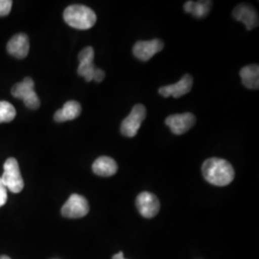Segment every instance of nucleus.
Returning <instances> with one entry per match:
<instances>
[{
	"mask_svg": "<svg viewBox=\"0 0 259 259\" xmlns=\"http://www.w3.org/2000/svg\"><path fill=\"white\" fill-rule=\"evenodd\" d=\"M204 180L216 186L229 185L234 179V169L232 164L220 157L206 159L202 166Z\"/></svg>",
	"mask_w": 259,
	"mask_h": 259,
	"instance_id": "1",
	"label": "nucleus"
},
{
	"mask_svg": "<svg viewBox=\"0 0 259 259\" xmlns=\"http://www.w3.org/2000/svg\"><path fill=\"white\" fill-rule=\"evenodd\" d=\"M64 19L70 27L78 30H88L94 26L97 17L91 8L84 5L74 4L65 10Z\"/></svg>",
	"mask_w": 259,
	"mask_h": 259,
	"instance_id": "2",
	"label": "nucleus"
},
{
	"mask_svg": "<svg viewBox=\"0 0 259 259\" xmlns=\"http://www.w3.org/2000/svg\"><path fill=\"white\" fill-rule=\"evenodd\" d=\"M1 180L6 188L13 193H19L23 189L24 182L19 170V162L16 158L9 157L5 161Z\"/></svg>",
	"mask_w": 259,
	"mask_h": 259,
	"instance_id": "3",
	"label": "nucleus"
},
{
	"mask_svg": "<svg viewBox=\"0 0 259 259\" xmlns=\"http://www.w3.org/2000/svg\"><path fill=\"white\" fill-rule=\"evenodd\" d=\"M12 94L16 98L22 100L30 110H37L40 106V101L35 92L34 81L26 77L22 82L16 83L12 89Z\"/></svg>",
	"mask_w": 259,
	"mask_h": 259,
	"instance_id": "4",
	"label": "nucleus"
},
{
	"mask_svg": "<svg viewBox=\"0 0 259 259\" xmlns=\"http://www.w3.org/2000/svg\"><path fill=\"white\" fill-rule=\"evenodd\" d=\"M146 118V108L142 104H137L129 115L121 123V134L127 138L137 136L142 122Z\"/></svg>",
	"mask_w": 259,
	"mask_h": 259,
	"instance_id": "5",
	"label": "nucleus"
},
{
	"mask_svg": "<svg viewBox=\"0 0 259 259\" xmlns=\"http://www.w3.org/2000/svg\"><path fill=\"white\" fill-rule=\"evenodd\" d=\"M90 211L88 200L79 194H72L62 207V215L65 218H82Z\"/></svg>",
	"mask_w": 259,
	"mask_h": 259,
	"instance_id": "6",
	"label": "nucleus"
},
{
	"mask_svg": "<svg viewBox=\"0 0 259 259\" xmlns=\"http://www.w3.org/2000/svg\"><path fill=\"white\" fill-rule=\"evenodd\" d=\"M196 123V116L191 112H185L179 114H172L165 119V124L171 132L181 136L191 129Z\"/></svg>",
	"mask_w": 259,
	"mask_h": 259,
	"instance_id": "7",
	"label": "nucleus"
},
{
	"mask_svg": "<svg viewBox=\"0 0 259 259\" xmlns=\"http://www.w3.org/2000/svg\"><path fill=\"white\" fill-rule=\"evenodd\" d=\"M163 47L164 42L158 38L152 40H139L133 47V53L140 61L147 62L157 53L160 52Z\"/></svg>",
	"mask_w": 259,
	"mask_h": 259,
	"instance_id": "8",
	"label": "nucleus"
},
{
	"mask_svg": "<svg viewBox=\"0 0 259 259\" xmlns=\"http://www.w3.org/2000/svg\"><path fill=\"white\" fill-rule=\"evenodd\" d=\"M136 204L139 209V212L144 218H147V219L155 217L160 208V204L157 196L146 191L140 193L138 196Z\"/></svg>",
	"mask_w": 259,
	"mask_h": 259,
	"instance_id": "9",
	"label": "nucleus"
},
{
	"mask_svg": "<svg viewBox=\"0 0 259 259\" xmlns=\"http://www.w3.org/2000/svg\"><path fill=\"white\" fill-rule=\"evenodd\" d=\"M79 67L78 75L83 77L87 82H92L94 78V73L96 70V66L93 64L94 59V49L92 47H87L79 53Z\"/></svg>",
	"mask_w": 259,
	"mask_h": 259,
	"instance_id": "10",
	"label": "nucleus"
},
{
	"mask_svg": "<svg viewBox=\"0 0 259 259\" xmlns=\"http://www.w3.org/2000/svg\"><path fill=\"white\" fill-rule=\"evenodd\" d=\"M233 18L245 24L248 31L258 26V14L250 4H239L232 12Z\"/></svg>",
	"mask_w": 259,
	"mask_h": 259,
	"instance_id": "11",
	"label": "nucleus"
},
{
	"mask_svg": "<svg viewBox=\"0 0 259 259\" xmlns=\"http://www.w3.org/2000/svg\"><path fill=\"white\" fill-rule=\"evenodd\" d=\"M193 85V78L189 74H185L178 83L161 87L158 93L163 97L173 96L174 98H180L189 93Z\"/></svg>",
	"mask_w": 259,
	"mask_h": 259,
	"instance_id": "12",
	"label": "nucleus"
},
{
	"mask_svg": "<svg viewBox=\"0 0 259 259\" xmlns=\"http://www.w3.org/2000/svg\"><path fill=\"white\" fill-rule=\"evenodd\" d=\"M30 44L26 34H17L12 37L7 45L10 55L17 59H24L29 53Z\"/></svg>",
	"mask_w": 259,
	"mask_h": 259,
	"instance_id": "13",
	"label": "nucleus"
},
{
	"mask_svg": "<svg viewBox=\"0 0 259 259\" xmlns=\"http://www.w3.org/2000/svg\"><path fill=\"white\" fill-rule=\"evenodd\" d=\"M118 170L116 161L110 157H99L93 164L94 174L101 177L113 176Z\"/></svg>",
	"mask_w": 259,
	"mask_h": 259,
	"instance_id": "14",
	"label": "nucleus"
},
{
	"mask_svg": "<svg viewBox=\"0 0 259 259\" xmlns=\"http://www.w3.org/2000/svg\"><path fill=\"white\" fill-rule=\"evenodd\" d=\"M82 111V107L80 103L77 101H68L65 103L61 110H58L54 114V120L56 122H65V121L74 120Z\"/></svg>",
	"mask_w": 259,
	"mask_h": 259,
	"instance_id": "15",
	"label": "nucleus"
},
{
	"mask_svg": "<svg viewBox=\"0 0 259 259\" xmlns=\"http://www.w3.org/2000/svg\"><path fill=\"white\" fill-rule=\"evenodd\" d=\"M240 77L243 84L249 90H258L259 66L250 65L244 66L240 70Z\"/></svg>",
	"mask_w": 259,
	"mask_h": 259,
	"instance_id": "16",
	"label": "nucleus"
},
{
	"mask_svg": "<svg viewBox=\"0 0 259 259\" xmlns=\"http://www.w3.org/2000/svg\"><path fill=\"white\" fill-rule=\"evenodd\" d=\"M211 5V1H187L185 4V11L196 19H202L208 15Z\"/></svg>",
	"mask_w": 259,
	"mask_h": 259,
	"instance_id": "17",
	"label": "nucleus"
},
{
	"mask_svg": "<svg viewBox=\"0 0 259 259\" xmlns=\"http://www.w3.org/2000/svg\"><path fill=\"white\" fill-rule=\"evenodd\" d=\"M17 111L11 103L0 101V123L11 122L15 119Z\"/></svg>",
	"mask_w": 259,
	"mask_h": 259,
	"instance_id": "18",
	"label": "nucleus"
},
{
	"mask_svg": "<svg viewBox=\"0 0 259 259\" xmlns=\"http://www.w3.org/2000/svg\"><path fill=\"white\" fill-rule=\"evenodd\" d=\"M13 1L11 0H0V17L8 16L12 9Z\"/></svg>",
	"mask_w": 259,
	"mask_h": 259,
	"instance_id": "19",
	"label": "nucleus"
},
{
	"mask_svg": "<svg viewBox=\"0 0 259 259\" xmlns=\"http://www.w3.org/2000/svg\"><path fill=\"white\" fill-rule=\"evenodd\" d=\"M7 199H8L7 188H6V186L3 184L2 180H1V177H0V207L6 204Z\"/></svg>",
	"mask_w": 259,
	"mask_h": 259,
	"instance_id": "20",
	"label": "nucleus"
},
{
	"mask_svg": "<svg viewBox=\"0 0 259 259\" xmlns=\"http://www.w3.org/2000/svg\"><path fill=\"white\" fill-rule=\"evenodd\" d=\"M105 71L102 70V69H100V68H96V70H95V73H94V78H93V80L94 81H96L97 83H101L103 80H104V78H105Z\"/></svg>",
	"mask_w": 259,
	"mask_h": 259,
	"instance_id": "21",
	"label": "nucleus"
},
{
	"mask_svg": "<svg viewBox=\"0 0 259 259\" xmlns=\"http://www.w3.org/2000/svg\"><path fill=\"white\" fill-rule=\"evenodd\" d=\"M112 259H126L124 257V255H123V252L120 251V252H118V253H116V254H114L113 256H112Z\"/></svg>",
	"mask_w": 259,
	"mask_h": 259,
	"instance_id": "22",
	"label": "nucleus"
},
{
	"mask_svg": "<svg viewBox=\"0 0 259 259\" xmlns=\"http://www.w3.org/2000/svg\"><path fill=\"white\" fill-rule=\"evenodd\" d=\"M0 259H11L7 255H0Z\"/></svg>",
	"mask_w": 259,
	"mask_h": 259,
	"instance_id": "23",
	"label": "nucleus"
}]
</instances>
